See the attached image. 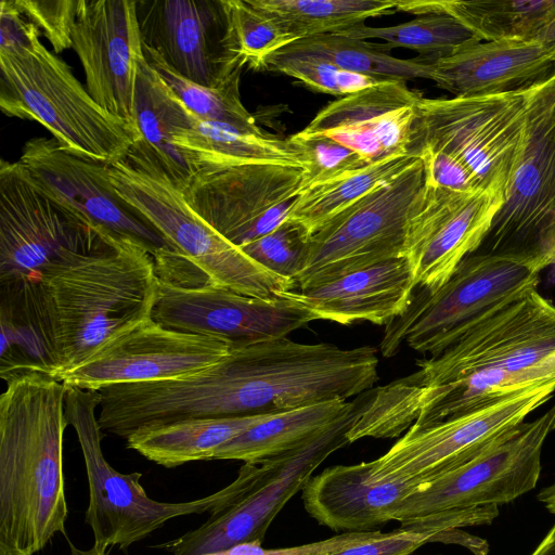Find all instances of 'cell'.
I'll return each mask as SVG.
<instances>
[{
	"mask_svg": "<svg viewBox=\"0 0 555 555\" xmlns=\"http://www.w3.org/2000/svg\"><path fill=\"white\" fill-rule=\"evenodd\" d=\"M192 115L143 54L138 62L133 101L134 122L140 133L138 141L155 156L182 191L194 173L172 137L190 124Z\"/></svg>",
	"mask_w": 555,
	"mask_h": 555,
	"instance_id": "cell-27",
	"label": "cell"
},
{
	"mask_svg": "<svg viewBox=\"0 0 555 555\" xmlns=\"http://www.w3.org/2000/svg\"><path fill=\"white\" fill-rule=\"evenodd\" d=\"M337 34L361 40H384L391 50L409 48L427 63H435L480 41L466 26L447 13L420 15L395 26L361 25Z\"/></svg>",
	"mask_w": 555,
	"mask_h": 555,
	"instance_id": "cell-34",
	"label": "cell"
},
{
	"mask_svg": "<svg viewBox=\"0 0 555 555\" xmlns=\"http://www.w3.org/2000/svg\"><path fill=\"white\" fill-rule=\"evenodd\" d=\"M269 415L177 421L139 429L126 439V444L149 461L172 468L194 461L212 460L222 444Z\"/></svg>",
	"mask_w": 555,
	"mask_h": 555,
	"instance_id": "cell-28",
	"label": "cell"
},
{
	"mask_svg": "<svg viewBox=\"0 0 555 555\" xmlns=\"http://www.w3.org/2000/svg\"><path fill=\"white\" fill-rule=\"evenodd\" d=\"M530 555H555V522Z\"/></svg>",
	"mask_w": 555,
	"mask_h": 555,
	"instance_id": "cell-46",
	"label": "cell"
},
{
	"mask_svg": "<svg viewBox=\"0 0 555 555\" xmlns=\"http://www.w3.org/2000/svg\"><path fill=\"white\" fill-rule=\"evenodd\" d=\"M228 340L167 328L150 318L111 337L75 367L56 376L66 387L108 386L184 377L227 358Z\"/></svg>",
	"mask_w": 555,
	"mask_h": 555,
	"instance_id": "cell-15",
	"label": "cell"
},
{
	"mask_svg": "<svg viewBox=\"0 0 555 555\" xmlns=\"http://www.w3.org/2000/svg\"><path fill=\"white\" fill-rule=\"evenodd\" d=\"M310 236L302 225L285 220L240 248L269 271L296 281L306 262Z\"/></svg>",
	"mask_w": 555,
	"mask_h": 555,
	"instance_id": "cell-38",
	"label": "cell"
},
{
	"mask_svg": "<svg viewBox=\"0 0 555 555\" xmlns=\"http://www.w3.org/2000/svg\"><path fill=\"white\" fill-rule=\"evenodd\" d=\"M418 157L424 163L428 185L459 192L482 189L474 173L461 160L444 152L423 150Z\"/></svg>",
	"mask_w": 555,
	"mask_h": 555,
	"instance_id": "cell-41",
	"label": "cell"
},
{
	"mask_svg": "<svg viewBox=\"0 0 555 555\" xmlns=\"http://www.w3.org/2000/svg\"><path fill=\"white\" fill-rule=\"evenodd\" d=\"M369 392L357 398L335 422L288 451L282 470L241 500L210 517L196 529L155 545L170 555H201L230 546L262 543L269 526L285 504L311 479L314 470L335 451L349 443L347 434L360 415Z\"/></svg>",
	"mask_w": 555,
	"mask_h": 555,
	"instance_id": "cell-13",
	"label": "cell"
},
{
	"mask_svg": "<svg viewBox=\"0 0 555 555\" xmlns=\"http://www.w3.org/2000/svg\"><path fill=\"white\" fill-rule=\"evenodd\" d=\"M534 85L489 95L422 96L409 153L444 152L461 160L482 189L506 197L524 150Z\"/></svg>",
	"mask_w": 555,
	"mask_h": 555,
	"instance_id": "cell-6",
	"label": "cell"
},
{
	"mask_svg": "<svg viewBox=\"0 0 555 555\" xmlns=\"http://www.w3.org/2000/svg\"><path fill=\"white\" fill-rule=\"evenodd\" d=\"M221 4L225 17V51L243 67L264 68L269 56L297 41L250 0H221Z\"/></svg>",
	"mask_w": 555,
	"mask_h": 555,
	"instance_id": "cell-36",
	"label": "cell"
},
{
	"mask_svg": "<svg viewBox=\"0 0 555 555\" xmlns=\"http://www.w3.org/2000/svg\"><path fill=\"white\" fill-rule=\"evenodd\" d=\"M416 364L415 373L399 379L403 385L433 387L485 372L504 373L522 386L555 378V304L529 291Z\"/></svg>",
	"mask_w": 555,
	"mask_h": 555,
	"instance_id": "cell-8",
	"label": "cell"
},
{
	"mask_svg": "<svg viewBox=\"0 0 555 555\" xmlns=\"http://www.w3.org/2000/svg\"><path fill=\"white\" fill-rule=\"evenodd\" d=\"M0 397V555H35L65 535L66 386L40 371L3 378Z\"/></svg>",
	"mask_w": 555,
	"mask_h": 555,
	"instance_id": "cell-2",
	"label": "cell"
},
{
	"mask_svg": "<svg viewBox=\"0 0 555 555\" xmlns=\"http://www.w3.org/2000/svg\"><path fill=\"white\" fill-rule=\"evenodd\" d=\"M69 555H109L114 547H101L93 544L90 548L81 550L69 542Z\"/></svg>",
	"mask_w": 555,
	"mask_h": 555,
	"instance_id": "cell-48",
	"label": "cell"
},
{
	"mask_svg": "<svg viewBox=\"0 0 555 555\" xmlns=\"http://www.w3.org/2000/svg\"><path fill=\"white\" fill-rule=\"evenodd\" d=\"M15 3L52 44L55 54L72 48L78 0H15Z\"/></svg>",
	"mask_w": 555,
	"mask_h": 555,
	"instance_id": "cell-40",
	"label": "cell"
},
{
	"mask_svg": "<svg viewBox=\"0 0 555 555\" xmlns=\"http://www.w3.org/2000/svg\"><path fill=\"white\" fill-rule=\"evenodd\" d=\"M433 81L454 96L528 88L555 72L552 53L526 38L479 41L433 63Z\"/></svg>",
	"mask_w": 555,
	"mask_h": 555,
	"instance_id": "cell-25",
	"label": "cell"
},
{
	"mask_svg": "<svg viewBox=\"0 0 555 555\" xmlns=\"http://www.w3.org/2000/svg\"><path fill=\"white\" fill-rule=\"evenodd\" d=\"M351 402L337 399L271 414L222 444L212 460L255 463L288 452L330 426Z\"/></svg>",
	"mask_w": 555,
	"mask_h": 555,
	"instance_id": "cell-30",
	"label": "cell"
},
{
	"mask_svg": "<svg viewBox=\"0 0 555 555\" xmlns=\"http://www.w3.org/2000/svg\"><path fill=\"white\" fill-rule=\"evenodd\" d=\"M304 171L273 163L233 165L197 172L182 192L206 222L241 247L287 219Z\"/></svg>",
	"mask_w": 555,
	"mask_h": 555,
	"instance_id": "cell-16",
	"label": "cell"
},
{
	"mask_svg": "<svg viewBox=\"0 0 555 555\" xmlns=\"http://www.w3.org/2000/svg\"><path fill=\"white\" fill-rule=\"evenodd\" d=\"M41 33L17 8L15 0L0 2V50L26 48Z\"/></svg>",
	"mask_w": 555,
	"mask_h": 555,
	"instance_id": "cell-43",
	"label": "cell"
},
{
	"mask_svg": "<svg viewBox=\"0 0 555 555\" xmlns=\"http://www.w3.org/2000/svg\"><path fill=\"white\" fill-rule=\"evenodd\" d=\"M172 141L194 176L203 170L247 163H273L301 168L309 162L289 137L246 131L192 115L190 124L173 133Z\"/></svg>",
	"mask_w": 555,
	"mask_h": 555,
	"instance_id": "cell-26",
	"label": "cell"
},
{
	"mask_svg": "<svg viewBox=\"0 0 555 555\" xmlns=\"http://www.w3.org/2000/svg\"><path fill=\"white\" fill-rule=\"evenodd\" d=\"M438 533L400 527L391 532L347 546L328 555H411L427 542H436Z\"/></svg>",
	"mask_w": 555,
	"mask_h": 555,
	"instance_id": "cell-42",
	"label": "cell"
},
{
	"mask_svg": "<svg viewBox=\"0 0 555 555\" xmlns=\"http://www.w3.org/2000/svg\"><path fill=\"white\" fill-rule=\"evenodd\" d=\"M421 483L372 480L370 462L335 465L301 490L308 515L335 532H367L392 521L391 511Z\"/></svg>",
	"mask_w": 555,
	"mask_h": 555,
	"instance_id": "cell-24",
	"label": "cell"
},
{
	"mask_svg": "<svg viewBox=\"0 0 555 555\" xmlns=\"http://www.w3.org/2000/svg\"><path fill=\"white\" fill-rule=\"evenodd\" d=\"M426 186L420 157L403 172L356 201L311 234L299 289L404 257L410 221Z\"/></svg>",
	"mask_w": 555,
	"mask_h": 555,
	"instance_id": "cell-9",
	"label": "cell"
},
{
	"mask_svg": "<svg viewBox=\"0 0 555 555\" xmlns=\"http://www.w3.org/2000/svg\"><path fill=\"white\" fill-rule=\"evenodd\" d=\"M555 430V403L539 417L511 428L473 460L433 479L399 502L401 526L428 515L509 503L533 490L544 442Z\"/></svg>",
	"mask_w": 555,
	"mask_h": 555,
	"instance_id": "cell-11",
	"label": "cell"
},
{
	"mask_svg": "<svg viewBox=\"0 0 555 555\" xmlns=\"http://www.w3.org/2000/svg\"><path fill=\"white\" fill-rule=\"evenodd\" d=\"M143 54L150 65L197 118L231 125L246 131L263 132L241 100L242 69L235 70L218 87H206L175 72L154 51L143 47Z\"/></svg>",
	"mask_w": 555,
	"mask_h": 555,
	"instance_id": "cell-35",
	"label": "cell"
},
{
	"mask_svg": "<svg viewBox=\"0 0 555 555\" xmlns=\"http://www.w3.org/2000/svg\"><path fill=\"white\" fill-rule=\"evenodd\" d=\"M99 391L66 387L65 418L80 444L89 487L85 521L101 547L126 550L163 527L168 520L192 514L223 511L243 498L238 478L219 491L188 502H160L143 489L140 473L122 474L104 457L103 438L95 409Z\"/></svg>",
	"mask_w": 555,
	"mask_h": 555,
	"instance_id": "cell-5",
	"label": "cell"
},
{
	"mask_svg": "<svg viewBox=\"0 0 555 555\" xmlns=\"http://www.w3.org/2000/svg\"><path fill=\"white\" fill-rule=\"evenodd\" d=\"M415 288L406 257L363 268L313 287L278 296L308 310L314 320L351 324L369 321L388 325L410 307Z\"/></svg>",
	"mask_w": 555,
	"mask_h": 555,
	"instance_id": "cell-23",
	"label": "cell"
},
{
	"mask_svg": "<svg viewBox=\"0 0 555 555\" xmlns=\"http://www.w3.org/2000/svg\"><path fill=\"white\" fill-rule=\"evenodd\" d=\"M291 46L326 57L341 69L373 77L378 80L430 79L433 63L418 57L404 60L391 56L385 43H373L341 34L299 39Z\"/></svg>",
	"mask_w": 555,
	"mask_h": 555,
	"instance_id": "cell-33",
	"label": "cell"
},
{
	"mask_svg": "<svg viewBox=\"0 0 555 555\" xmlns=\"http://www.w3.org/2000/svg\"><path fill=\"white\" fill-rule=\"evenodd\" d=\"M0 108L39 122L68 153L102 164L122 158L140 139L138 128L104 109L40 38L0 50Z\"/></svg>",
	"mask_w": 555,
	"mask_h": 555,
	"instance_id": "cell-4",
	"label": "cell"
},
{
	"mask_svg": "<svg viewBox=\"0 0 555 555\" xmlns=\"http://www.w3.org/2000/svg\"><path fill=\"white\" fill-rule=\"evenodd\" d=\"M299 39L337 34L398 11L397 0H250Z\"/></svg>",
	"mask_w": 555,
	"mask_h": 555,
	"instance_id": "cell-32",
	"label": "cell"
},
{
	"mask_svg": "<svg viewBox=\"0 0 555 555\" xmlns=\"http://www.w3.org/2000/svg\"><path fill=\"white\" fill-rule=\"evenodd\" d=\"M537 499L544 507L555 516V481L547 487L542 488Z\"/></svg>",
	"mask_w": 555,
	"mask_h": 555,
	"instance_id": "cell-47",
	"label": "cell"
},
{
	"mask_svg": "<svg viewBox=\"0 0 555 555\" xmlns=\"http://www.w3.org/2000/svg\"><path fill=\"white\" fill-rule=\"evenodd\" d=\"M418 158L412 154L393 155L312 183L300 191L286 220L302 225L311 235L336 214L403 172Z\"/></svg>",
	"mask_w": 555,
	"mask_h": 555,
	"instance_id": "cell-31",
	"label": "cell"
},
{
	"mask_svg": "<svg viewBox=\"0 0 555 555\" xmlns=\"http://www.w3.org/2000/svg\"><path fill=\"white\" fill-rule=\"evenodd\" d=\"M554 391L555 378H550L434 425L411 426L384 455L370 462V477L428 481L482 453L551 400Z\"/></svg>",
	"mask_w": 555,
	"mask_h": 555,
	"instance_id": "cell-12",
	"label": "cell"
},
{
	"mask_svg": "<svg viewBox=\"0 0 555 555\" xmlns=\"http://www.w3.org/2000/svg\"><path fill=\"white\" fill-rule=\"evenodd\" d=\"M477 251L541 271L555 264V72L533 86L524 150Z\"/></svg>",
	"mask_w": 555,
	"mask_h": 555,
	"instance_id": "cell-10",
	"label": "cell"
},
{
	"mask_svg": "<svg viewBox=\"0 0 555 555\" xmlns=\"http://www.w3.org/2000/svg\"><path fill=\"white\" fill-rule=\"evenodd\" d=\"M289 138L304 151L309 162L300 191L312 183L369 164L353 150L325 135H308L299 131Z\"/></svg>",
	"mask_w": 555,
	"mask_h": 555,
	"instance_id": "cell-39",
	"label": "cell"
},
{
	"mask_svg": "<svg viewBox=\"0 0 555 555\" xmlns=\"http://www.w3.org/2000/svg\"><path fill=\"white\" fill-rule=\"evenodd\" d=\"M540 273L511 258L468 255L436 292L413 295L408 310L387 325L382 354L393 356L402 340L417 352L441 353L475 325L535 289Z\"/></svg>",
	"mask_w": 555,
	"mask_h": 555,
	"instance_id": "cell-7",
	"label": "cell"
},
{
	"mask_svg": "<svg viewBox=\"0 0 555 555\" xmlns=\"http://www.w3.org/2000/svg\"><path fill=\"white\" fill-rule=\"evenodd\" d=\"M0 286V319L34 370L54 377L152 318L159 275L146 246L106 232L36 275Z\"/></svg>",
	"mask_w": 555,
	"mask_h": 555,
	"instance_id": "cell-1",
	"label": "cell"
},
{
	"mask_svg": "<svg viewBox=\"0 0 555 555\" xmlns=\"http://www.w3.org/2000/svg\"><path fill=\"white\" fill-rule=\"evenodd\" d=\"M18 162L40 192L94 227L142 243L154 259L175 250L116 193L107 164L68 153L54 138L47 137L28 140Z\"/></svg>",
	"mask_w": 555,
	"mask_h": 555,
	"instance_id": "cell-18",
	"label": "cell"
},
{
	"mask_svg": "<svg viewBox=\"0 0 555 555\" xmlns=\"http://www.w3.org/2000/svg\"><path fill=\"white\" fill-rule=\"evenodd\" d=\"M530 39L539 41L555 60V13L532 35Z\"/></svg>",
	"mask_w": 555,
	"mask_h": 555,
	"instance_id": "cell-45",
	"label": "cell"
},
{
	"mask_svg": "<svg viewBox=\"0 0 555 555\" xmlns=\"http://www.w3.org/2000/svg\"><path fill=\"white\" fill-rule=\"evenodd\" d=\"M398 11L447 13L480 41L526 38L555 13V0H397Z\"/></svg>",
	"mask_w": 555,
	"mask_h": 555,
	"instance_id": "cell-29",
	"label": "cell"
},
{
	"mask_svg": "<svg viewBox=\"0 0 555 555\" xmlns=\"http://www.w3.org/2000/svg\"><path fill=\"white\" fill-rule=\"evenodd\" d=\"M264 68L287 75L332 95H349L382 80L339 68L326 57L287 46L269 56Z\"/></svg>",
	"mask_w": 555,
	"mask_h": 555,
	"instance_id": "cell-37",
	"label": "cell"
},
{
	"mask_svg": "<svg viewBox=\"0 0 555 555\" xmlns=\"http://www.w3.org/2000/svg\"><path fill=\"white\" fill-rule=\"evenodd\" d=\"M411 555H413V554H411ZM436 555H441V554H436Z\"/></svg>",
	"mask_w": 555,
	"mask_h": 555,
	"instance_id": "cell-49",
	"label": "cell"
},
{
	"mask_svg": "<svg viewBox=\"0 0 555 555\" xmlns=\"http://www.w3.org/2000/svg\"><path fill=\"white\" fill-rule=\"evenodd\" d=\"M201 555H300V551L297 546L264 548L259 542H247Z\"/></svg>",
	"mask_w": 555,
	"mask_h": 555,
	"instance_id": "cell-44",
	"label": "cell"
},
{
	"mask_svg": "<svg viewBox=\"0 0 555 555\" xmlns=\"http://www.w3.org/2000/svg\"><path fill=\"white\" fill-rule=\"evenodd\" d=\"M185 280L159 276L152 318L167 328L241 346L286 337L314 321L308 310L280 296L255 298L206 282L188 285Z\"/></svg>",
	"mask_w": 555,
	"mask_h": 555,
	"instance_id": "cell-17",
	"label": "cell"
},
{
	"mask_svg": "<svg viewBox=\"0 0 555 555\" xmlns=\"http://www.w3.org/2000/svg\"><path fill=\"white\" fill-rule=\"evenodd\" d=\"M105 232L40 192L18 160L1 159L0 285L36 275Z\"/></svg>",
	"mask_w": 555,
	"mask_h": 555,
	"instance_id": "cell-14",
	"label": "cell"
},
{
	"mask_svg": "<svg viewBox=\"0 0 555 555\" xmlns=\"http://www.w3.org/2000/svg\"><path fill=\"white\" fill-rule=\"evenodd\" d=\"M107 168L116 193L201 272L206 283L263 299L297 286L296 281L260 266L206 222L139 141Z\"/></svg>",
	"mask_w": 555,
	"mask_h": 555,
	"instance_id": "cell-3",
	"label": "cell"
},
{
	"mask_svg": "<svg viewBox=\"0 0 555 555\" xmlns=\"http://www.w3.org/2000/svg\"><path fill=\"white\" fill-rule=\"evenodd\" d=\"M72 41L90 95L135 126L134 89L143 55L137 0H78Z\"/></svg>",
	"mask_w": 555,
	"mask_h": 555,
	"instance_id": "cell-20",
	"label": "cell"
},
{
	"mask_svg": "<svg viewBox=\"0 0 555 555\" xmlns=\"http://www.w3.org/2000/svg\"><path fill=\"white\" fill-rule=\"evenodd\" d=\"M421 99L405 81L382 80L331 102L300 132L328 137L369 164L410 154Z\"/></svg>",
	"mask_w": 555,
	"mask_h": 555,
	"instance_id": "cell-22",
	"label": "cell"
},
{
	"mask_svg": "<svg viewBox=\"0 0 555 555\" xmlns=\"http://www.w3.org/2000/svg\"><path fill=\"white\" fill-rule=\"evenodd\" d=\"M504 201L503 193L492 190L459 192L426 184L404 249L415 287L440 288L479 249Z\"/></svg>",
	"mask_w": 555,
	"mask_h": 555,
	"instance_id": "cell-19",
	"label": "cell"
},
{
	"mask_svg": "<svg viewBox=\"0 0 555 555\" xmlns=\"http://www.w3.org/2000/svg\"><path fill=\"white\" fill-rule=\"evenodd\" d=\"M142 46L186 79L218 87L243 66L224 48L221 0H137Z\"/></svg>",
	"mask_w": 555,
	"mask_h": 555,
	"instance_id": "cell-21",
	"label": "cell"
}]
</instances>
